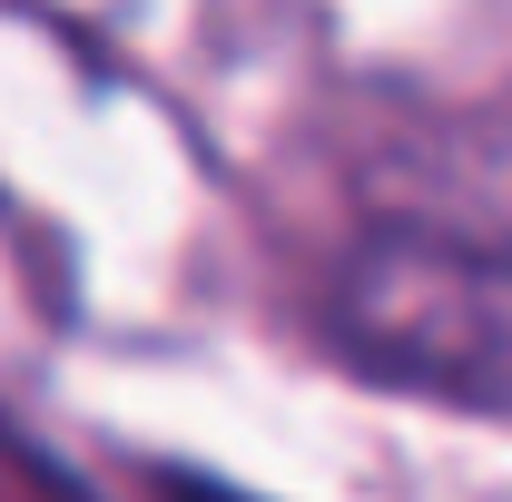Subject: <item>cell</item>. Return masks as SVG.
<instances>
[{
    "mask_svg": "<svg viewBox=\"0 0 512 502\" xmlns=\"http://www.w3.org/2000/svg\"><path fill=\"white\" fill-rule=\"evenodd\" d=\"M325 345L355 375L512 414V227H375L325 286Z\"/></svg>",
    "mask_w": 512,
    "mask_h": 502,
    "instance_id": "obj_1",
    "label": "cell"
},
{
    "mask_svg": "<svg viewBox=\"0 0 512 502\" xmlns=\"http://www.w3.org/2000/svg\"><path fill=\"white\" fill-rule=\"evenodd\" d=\"M0 502H60V493H50V473H30V463L0 443Z\"/></svg>",
    "mask_w": 512,
    "mask_h": 502,
    "instance_id": "obj_2",
    "label": "cell"
}]
</instances>
